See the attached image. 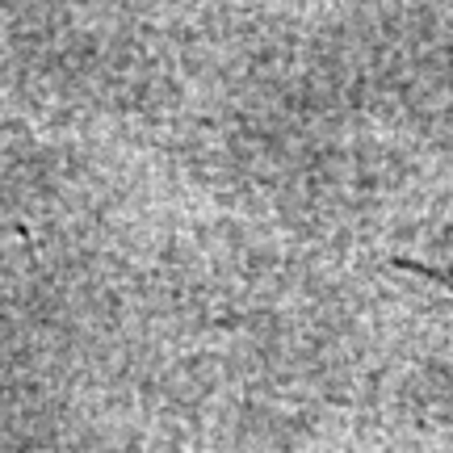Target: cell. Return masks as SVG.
Here are the masks:
<instances>
[{
    "mask_svg": "<svg viewBox=\"0 0 453 453\" xmlns=\"http://www.w3.org/2000/svg\"><path fill=\"white\" fill-rule=\"evenodd\" d=\"M395 269H403L411 277H424V281H437L445 290H453V269H441V265H424V260H395Z\"/></svg>",
    "mask_w": 453,
    "mask_h": 453,
    "instance_id": "cell-1",
    "label": "cell"
}]
</instances>
